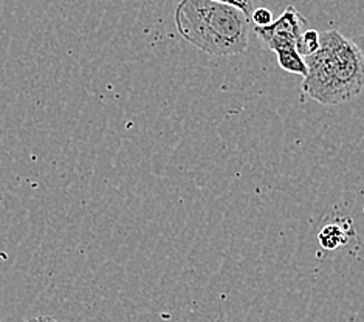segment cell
<instances>
[{"label":"cell","instance_id":"6da1fadb","mask_svg":"<svg viewBox=\"0 0 364 322\" xmlns=\"http://www.w3.org/2000/svg\"><path fill=\"white\" fill-rule=\"evenodd\" d=\"M304 59L309 73L302 92L323 106L349 102L364 90L363 50L338 30L321 33L319 50Z\"/></svg>","mask_w":364,"mask_h":322},{"label":"cell","instance_id":"7a4b0ae2","mask_svg":"<svg viewBox=\"0 0 364 322\" xmlns=\"http://www.w3.org/2000/svg\"><path fill=\"white\" fill-rule=\"evenodd\" d=\"M174 22L186 42L211 56L245 53L250 17L231 5L214 0H180Z\"/></svg>","mask_w":364,"mask_h":322},{"label":"cell","instance_id":"3957f363","mask_svg":"<svg viewBox=\"0 0 364 322\" xmlns=\"http://www.w3.org/2000/svg\"><path fill=\"white\" fill-rule=\"evenodd\" d=\"M307 21L296 8L289 5L284 13L267 27H255L256 36L262 45L273 53L281 50L296 48V42L306 31Z\"/></svg>","mask_w":364,"mask_h":322},{"label":"cell","instance_id":"277c9868","mask_svg":"<svg viewBox=\"0 0 364 322\" xmlns=\"http://www.w3.org/2000/svg\"><path fill=\"white\" fill-rule=\"evenodd\" d=\"M276 58L277 64H279L284 72H287L290 75H301L302 77L307 76L309 67L306 64V59L299 55V51L296 48L277 51Z\"/></svg>","mask_w":364,"mask_h":322},{"label":"cell","instance_id":"5b68a950","mask_svg":"<svg viewBox=\"0 0 364 322\" xmlns=\"http://www.w3.org/2000/svg\"><path fill=\"white\" fill-rule=\"evenodd\" d=\"M319 243L326 249H336L340 248L343 243L348 240L344 231L338 225H327L319 232Z\"/></svg>","mask_w":364,"mask_h":322},{"label":"cell","instance_id":"8992f818","mask_svg":"<svg viewBox=\"0 0 364 322\" xmlns=\"http://www.w3.org/2000/svg\"><path fill=\"white\" fill-rule=\"evenodd\" d=\"M321 45V33L316 30H306L296 42V50L302 58L315 55Z\"/></svg>","mask_w":364,"mask_h":322},{"label":"cell","instance_id":"52a82bcc","mask_svg":"<svg viewBox=\"0 0 364 322\" xmlns=\"http://www.w3.org/2000/svg\"><path fill=\"white\" fill-rule=\"evenodd\" d=\"M251 22L255 23V27H267L273 22V14L268 8H256L251 14Z\"/></svg>","mask_w":364,"mask_h":322},{"label":"cell","instance_id":"ba28073f","mask_svg":"<svg viewBox=\"0 0 364 322\" xmlns=\"http://www.w3.org/2000/svg\"><path fill=\"white\" fill-rule=\"evenodd\" d=\"M214 2L225 4V5H231L234 8H239L240 11H244L247 17L251 19V14H253V2L255 0H214Z\"/></svg>","mask_w":364,"mask_h":322},{"label":"cell","instance_id":"9c48e42d","mask_svg":"<svg viewBox=\"0 0 364 322\" xmlns=\"http://www.w3.org/2000/svg\"><path fill=\"white\" fill-rule=\"evenodd\" d=\"M23 322H58V321L51 316H36V318H31V319L23 321Z\"/></svg>","mask_w":364,"mask_h":322}]
</instances>
